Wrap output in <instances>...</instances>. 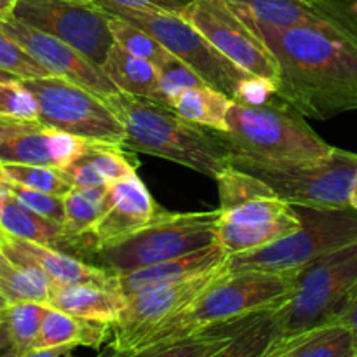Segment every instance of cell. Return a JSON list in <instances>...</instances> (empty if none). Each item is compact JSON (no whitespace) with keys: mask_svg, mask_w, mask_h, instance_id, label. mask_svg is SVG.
<instances>
[{"mask_svg":"<svg viewBox=\"0 0 357 357\" xmlns=\"http://www.w3.org/2000/svg\"><path fill=\"white\" fill-rule=\"evenodd\" d=\"M91 142L59 129L37 126L0 142V162L33 164L66 169L86 153Z\"/></svg>","mask_w":357,"mask_h":357,"instance_id":"obj_16","label":"cell"},{"mask_svg":"<svg viewBox=\"0 0 357 357\" xmlns=\"http://www.w3.org/2000/svg\"><path fill=\"white\" fill-rule=\"evenodd\" d=\"M268 357H288V354H286V351L284 349H279V347H275V351L272 352L271 356Z\"/></svg>","mask_w":357,"mask_h":357,"instance_id":"obj_50","label":"cell"},{"mask_svg":"<svg viewBox=\"0 0 357 357\" xmlns=\"http://www.w3.org/2000/svg\"><path fill=\"white\" fill-rule=\"evenodd\" d=\"M51 284V278L38 265L0 248V289L7 302H37L47 305Z\"/></svg>","mask_w":357,"mask_h":357,"instance_id":"obj_24","label":"cell"},{"mask_svg":"<svg viewBox=\"0 0 357 357\" xmlns=\"http://www.w3.org/2000/svg\"><path fill=\"white\" fill-rule=\"evenodd\" d=\"M278 309V307H275ZM275 309H264L258 312L246 314V316L234 317L230 321L211 324L188 337L180 338L176 342L157 345V347L145 349V351L132 352V354H117V357H211L220 349L225 347L236 335L246 330L253 323H257L265 314Z\"/></svg>","mask_w":357,"mask_h":357,"instance_id":"obj_20","label":"cell"},{"mask_svg":"<svg viewBox=\"0 0 357 357\" xmlns=\"http://www.w3.org/2000/svg\"><path fill=\"white\" fill-rule=\"evenodd\" d=\"M7 305H9V302H7V298H6V296H3L2 289H0V310H3V309H6Z\"/></svg>","mask_w":357,"mask_h":357,"instance_id":"obj_52","label":"cell"},{"mask_svg":"<svg viewBox=\"0 0 357 357\" xmlns=\"http://www.w3.org/2000/svg\"><path fill=\"white\" fill-rule=\"evenodd\" d=\"M181 16L234 65L278 84L279 66L274 54L234 13L227 0H195Z\"/></svg>","mask_w":357,"mask_h":357,"instance_id":"obj_12","label":"cell"},{"mask_svg":"<svg viewBox=\"0 0 357 357\" xmlns=\"http://www.w3.org/2000/svg\"><path fill=\"white\" fill-rule=\"evenodd\" d=\"M338 323L345 324V326L351 330L352 337H354L356 345H357V288H356V291L352 293V296H351V300L347 302V305H345L342 316L338 317Z\"/></svg>","mask_w":357,"mask_h":357,"instance_id":"obj_44","label":"cell"},{"mask_svg":"<svg viewBox=\"0 0 357 357\" xmlns=\"http://www.w3.org/2000/svg\"><path fill=\"white\" fill-rule=\"evenodd\" d=\"M274 312L264 317L241 331L225 347L220 349L211 357H268L278 347V326Z\"/></svg>","mask_w":357,"mask_h":357,"instance_id":"obj_31","label":"cell"},{"mask_svg":"<svg viewBox=\"0 0 357 357\" xmlns=\"http://www.w3.org/2000/svg\"><path fill=\"white\" fill-rule=\"evenodd\" d=\"M357 288V241L296 271L291 296L274 312L278 347L338 323Z\"/></svg>","mask_w":357,"mask_h":357,"instance_id":"obj_5","label":"cell"},{"mask_svg":"<svg viewBox=\"0 0 357 357\" xmlns=\"http://www.w3.org/2000/svg\"><path fill=\"white\" fill-rule=\"evenodd\" d=\"M3 194L13 195L20 204H23L30 211L37 213V215L44 216V218L65 223V195L33 190V188L23 187V185L10 183V181H7Z\"/></svg>","mask_w":357,"mask_h":357,"instance_id":"obj_38","label":"cell"},{"mask_svg":"<svg viewBox=\"0 0 357 357\" xmlns=\"http://www.w3.org/2000/svg\"><path fill=\"white\" fill-rule=\"evenodd\" d=\"M227 2L243 21H257L275 28L333 23L316 2L309 0H227Z\"/></svg>","mask_w":357,"mask_h":357,"instance_id":"obj_22","label":"cell"},{"mask_svg":"<svg viewBox=\"0 0 357 357\" xmlns=\"http://www.w3.org/2000/svg\"><path fill=\"white\" fill-rule=\"evenodd\" d=\"M105 2L117 3L124 7H135V9L159 10V13L183 14L195 0H105Z\"/></svg>","mask_w":357,"mask_h":357,"instance_id":"obj_42","label":"cell"},{"mask_svg":"<svg viewBox=\"0 0 357 357\" xmlns=\"http://www.w3.org/2000/svg\"><path fill=\"white\" fill-rule=\"evenodd\" d=\"M9 349H14L13 338H10L9 330H7V324L3 323V319L0 317V354L9 351Z\"/></svg>","mask_w":357,"mask_h":357,"instance_id":"obj_46","label":"cell"},{"mask_svg":"<svg viewBox=\"0 0 357 357\" xmlns=\"http://www.w3.org/2000/svg\"><path fill=\"white\" fill-rule=\"evenodd\" d=\"M227 274V261L218 268L183 282L155 286L126 296L124 310L117 323L112 324L110 349L117 354L128 352L139 338L157 324L173 317L197 298L204 289Z\"/></svg>","mask_w":357,"mask_h":357,"instance_id":"obj_13","label":"cell"},{"mask_svg":"<svg viewBox=\"0 0 357 357\" xmlns=\"http://www.w3.org/2000/svg\"><path fill=\"white\" fill-rule=\"evenodd\" d=\"M0 30L16 40L51 75L86 87L101 98L119 93L117 86L108 79L103 68L87 61L80 52L54 35L37 30L16 17L0 20Z\"/></svg>","mask_w":357,"mask_h":357,"instance_id":"obj_15","label":"cell"},{"mask_svg":"<svg viewBox=\"0 0 357 357\" xmlns=\"http://www.w3.org/2000/svg\"><path fill=\"white\" fill-rule=\"evenodd\" d=\"M3 199H6V194L0 190V211H2V206H3Z\"/></svg>","mask_w":357,"mask_h":357,"instance_id":"obj_53","label":"cell"},{"mask_svg":"<svg viewBox=\"0 0 357 357\" xmlns=\"http://www.w3.org/2000/svg\"><path fill=\"white\" fill-rule=\"evenodd\" d=\"M232 98L225 96L218 89L211 86L194 87V89L185 91L178 98L171 101V107L180 117L202 126V128L213 129V131L225 132L229 129L227 126V112H229Z\"/></svg>","mask_w":357,"mask_h":357,"instance_id":"obj_28","label":"cell"},{"mask_svg":"<svg viewBox=\"0 0 357 357\" xmlns=\"http://www.w3.org/2000/svg\"><path fill=\"white\" fill-rule=\"evenodd\" d=\"M278 96V84L267 77L250 75L237 87L234 100L244 105H264Z\"/></svg>","mask_w":357,"mask_h":357,"instance_id":"obj_41","label":"cell"},{"mask_svg":"<svg viewBox=\"0 0 357 357\" xmlns=\"http://www.w3.org/2000/svg\"><path fill=\"white\" fill-rule=\"evenodd\" d=\"M309 2H319V0H309Z\"/></svg>","mask_w":357,"mask_h":357,"instance_id":"obj_56","label":"cell"},{"mask_svg":"<svg viewBox=\"0 0 357 357\" xmlns=\"http://www.w3.org/2000/svg\"><path fill=\"white\" fill-rule=\"evenodd\" d=\"M0 227L7 236L51 248H58L66 237L63 223L52 222L30 211L9 194H6L2 211H0Z\"/></svg>","mask_w":357,"mask_h":357,"instance_id":"obj_27","label":"cell"},{"mask_svg":"<svg viewBox=\"0 0 357 357\" xmlns=\"http://www.w3.org/2000/svg\"><path fill=\"white\" fill-rule=\"evenodd\" d=\"M279 349H284L288 357H357L354 337L342 323L310 331Z\"/></svg>","mask_w":357,"mask_h":357,"instance_id":"obj_29","label":"cell"},{"mask_svg":"<svg viewBox=\"0 0 357 357\" xmlns=\"http://www.w3.org/2000/svg\"><path fill=\"white\" fill-rule=\"evenodd\" d=\"M37 126H40L38 121H23V119L0 115V142L10 138L14 135H20V132L30 131V129L37 128Z\"/></svg>","mask_w":357,"mask_h":357,"instance_id":"obj_43","label":"cell"},{"mask_svg":"<svg viewBox=\"0 0 357 357\" xmlns=\"http://www.w3.org/2000/svg\"><path fill=\"white\" fill-rule=\"evenodd\" d=\"M103 72L121 93L150 98L164 105L159 86V70L153 63L136 58L121 45L114 44L103 65Z\"/></svg>","mask_w":357,"mask_h":357,"instance_id":"obj_25","label":"cell"},{"mask_svg":"<svg viewBox=\"0 0 357 357\" xmlns=\"http://www.w3.org/2000/svg\"><path fill=\"white\" fill-rule=\"evenodd\" d=\"M293 208L300 218L295 232L260 250L230 255L227 272H295L357 241V211L351 206L340 209Z\"/></svg>","mask_w":357,"mask_h":357,"instance_id":"obj_7","label":"cell"},{"mask_svg":"<svg viewBox=\"0 0 357 357\" xmlns=\"http://www.w3.org/2000/svg\"><path fill=\"white\" fill-rule=\"evenodd\" d=\"M17 354H20V352H17V349H9V351L2 352L0 357H17Z\"/></svg>","mask_w":357,"mask_h":357,"instance_id":"obj_51","label":"cell"},{"mask_svg":"<svg viewBox=\"0 0 357 357\" xmlns=\"http://www.w3.org/2000/svg\"><path fill=\"white\" fill-rule=\"evenodd\" d=\"M6 237H7V234L3 232V230H2V227H0V243H2V241L6 239Z\"/></svg>","mask_w":357,"mask_h":357,"instance_id":"obj_54","label":"cell"},{"mask_svg":"<svg viewBox=\"0 0 357 357\" xmlns=\"http://www.w3.org/2000/svg\"><path fill=\"white\" fill-rule=\"evenodd\" d=\"M0 70L13 73V75H16L21 80L51 77V73L40 63L35 61L16 40H13L2 30H0Z\"/></svg>","mask_w":357,"mask_h":357,"instance_id":"obj_39","label":"cell"},{"mask_svg":"<svg viewBox=\"0 0 357 357\" xmlns=\"http://www.w3.org/2000/svg\"><path fill=\"white\" fill-rule=\"evenodd\" d=\"M291 211V204L281 197H260L236 206L229 211H220V220L234 225H255V223L271 222Z\"/></svg>","mask_w":357,"mask_h":357,"instance_id":"obj_37","label":"cell"},{"mask_svg":"<svg viewBox=\"0 0 357 357\" xmlns=\"http://www.w3.org/2000/svg\"><path fill=\"white\" fill-rule=\"evenodd\" d=\"M0 115L38 121L37 100L20 79L0 82Z\"/></svg>","mask_w":357,"mask_h":357,"instance_id":"obj_40","label":"cell"},{"mask_svg":"<svg viewBox=\"0 0 357 357\" xmlns=\"http://www.w3.org/2000/svg\"><path fill=\"white\" fill-rule=\"evenodd\" d=\"M47 305L80 319L115 324L124 310L126 296L119 289L96 284L52 282Z\"/></svg>","mask_w":357,"mask_h":357,"instance_id":"obj_19","label":"cell"},{"mask_svg":"<svg viewBox=\"0 0 357 357\" xmlns=\"http://www.w3.org/2000/svg\"><path fill=\"white\" fill-rule=\"evenodd\" d=\"M73 351L70 345H63V347H51V349H30L26 352H20L17 357H63Z\"/></svg>","mask_w":357,"mask_h":357,"instance_id":"obj_45","label":"cell"},{"mask_svg":"<svg viewBox=\"0 0 357 357\" xmlns=\"http://www.w3.org/2000/svg\"><path fill=\"white\" fill-rule=\"evenodd\" d=\"M157 70H159V86L160 93H162L164 107L167 108L171 107V101L183 94L185 91L206 86V82L197 72H194L187 63H183L173 54L167 56L157 66Z\"/></svg>","mask_w":357,"mask_h":357,"instance_id":"obj_36","label":"cell"},{"mask_svg":"<svg viewBox=\"0 0 357 357\" xmlns=\"http://www.w3.org/2000/svg\"><path fill=\"white\" fill-rule=\"evenodd\" d=\"M222 138L234 155L272 162H296L328 157V145L305 122V115L279 96L264 105L230 101Z\"/></svg>","mask_w":357,"mask_h":357,"instance_id":"obj_4","label":"cell"},{"mask_svg":"<svg viewBox=\"0 0 357 357\" xmlns=\"http://www.w3.org/2000/svg\"><path fill=\"white\" fill-rule=\"evenodd\" d=\"M2 80H17V77L13 75V73L6 72V70H0V82H2Z\"/></svg>","mask_w":357,"mask_h":357,"instance_id":"obj_49","label":"cell"},{"mask_svg":"<svg viewBox=\"0 0 357 357\" xmlns=\"http://www.w3.org/2000/svg\"><path fill=\"white\" fill-rule=\"evenodd\" d=\"M13 17L54 35L100 68L115 44L110 16L94 0H16Z\"/></svg>","mask_w":357,"mask_h":357,"instance_id":"obj_11","label":"cell"},{"mask_svg":"<svg viewBox=\"0 0 357 357\" xmlns=\"http://www.w3.org/2000/svg\"><path fill=\"white\" fill-rule=\"evenodd\" d=\"M112 337V326L96 321L80 319L70 316L58 309L47 305L40 331L35 338L31 349H51V347H100L107 338Z\"/></svg>","mask_w":357,"mask_h":357,"instance_id":"obj_23","label":"cell"},{"mask_svg":"<svg viewBox=\"0 0 357 357\" xmlns=\"http://www.w3.org/2000/svg\"><path fill=\"white\" fill-rule=\"evenodd\" d=\"M7 181L33 188V190L49 192L56 195H66L73 188L72 180L63 169L51 166H33V164L2 162Z\"/></svg>","mask_w":357,"mask_h":357,"instance_id":"obj_34","label":"cell"},{"mask_svg":"<svg viewBox=\"0 0 357 357\" xmlns=\"http://www.w3.org/2000/svg\"><path fill=\"white\" fill-rule=\"evenodd\" d=\"M103 100L124 128L122 149L173 160L215 180L232 162L222 132L194 124L173 108L121 91Z\"/></svg>","mask_w":357,"mask_h":357,"instance_id":"obj_2","label":"cell"},{"mask_svg":"<svg viewBox=\"0 0 357 357\" xmlns=\"http://www.w3.org/2000/svg\"><path fill=\"white\" fill-rule=\"evenodd\" d=\"M351 208H354L357 211V174L354 178V183H352V190H351Z\"/></svg>","mask_w":357,"mask_h":357,"instance_id":"obj_48","label":"cell"},{"mask_svg":"<svg viewBox=\"0 0 357 357\" xmlns=\"http://www.w3.org/2000/svg\"><path fill=\"white\" fill-rule=\"evenodd\" d=\"M63 171L73 187L101 188L136 174V162L126 157L122 146L89 143L86 153Z\"/></svg>","mask_w":357,"mask_h":357,"instance_id":"obj_21","label":"cell"},{"mask_svg":"<svg viewBox=\"0 0 357 357\" xmlns=\"http://www.w3.org/2000/svg\"><path fill=\"white\" fill-rule=\"evenodd\" d=\"M300 227V218L296 216L295 208L291 211L271 222L255 223V225H234V223L218 220L216 223V243L229 255L248 253V251L260 250L288 234L295 232Z\"/></svg>","mask_w":357,"mask_h":357,"instance_id":"obj_26","label":"cell"},{"mask_svg":"<svg viewBox=\"0 0 357 357\" xmlns=\"http://www.w3.org/2000/svg\"><path fill=\"white\" fill-rule=\"evenodd\" d=\"M14 6H16V0H0V20L13 17Z\"/></svg>","mask_w":357,"mask_h":357,"instance_id":"obj_47","label":"cell"},{"mask_svg":"<svg viewBox=\"0 0 357 357\" xmlns=\"http://www.w3.org/2000/svg\"><path fill=\"white\" fill-rule=\"evenodd\" d=\"M0 248L33 261L51 278L52 282H61V284H96L103 286V288L119 289L117 275L110 274V272L103 271V268L96 267L93 264H87V261L65 253V251L45 246V244L7 236L0 243Z\"/></svg>","mask_w":357,"mask_h":357,"instance_id":"obj_17","label":"cell"},{"mask_svg":"<svg viewBox=\"0 0 357 357\" xmlns=\"http://www.w3.org/2000/svg\"><path fill=\"white\" fill-rule=\"evenodd\" d=\"M232 164L264 180L278 197L291 206L340 209L351 206L357 174V153L335 149L328 157L296 162H272L234 155Z\"/></svg>","mask_w":357,"mask_h":357,"instance_id":"obj_8","label":"cell"},{"mask_svg":"<svg viewBox=\"0 0 357 357\" xmlns=\"http://www.w3.org/2000/svg\"><path fill=\"white\" fill-rule=\"evenodd\" d=\"M295 272H227L173 317L143 335L128 352L176 342L211 324L264 309H275L291 296Z\"/></svg>","mask_w":357,"mask_h":357,"instance_id":"obj_3","label":"cell"},{"mask_svg":"<svg viewBox=\"0 0 357 357\" xmlns=\"http://www.w3.org/2000/svg\"><path fill=\"white\" fill-rule=\"evenodd\" d=\"M101 357H117V352L112 351V354H108V356H101Z\"/></svg>","mask_w":357,"mask_h":357,"instance_id":"obj_55","label":"cell"},{"mask_svg":"<svg viewBox=\"0 0 357 357\" xmlns=\"http://www.w3.org/2000/svg\"><path fill=\"white\" fill-rule=\"evenodd\" d=\"M108 16H110V30L114 33L115 44L121 45L129 54L146 59V61L153 63L155 66H159L171 54L169 51H166L164 45H160L145 30H142V28L135 26V24L128 23V21L121 20L117 16H112V14H108Z\"/></svg>","mask_w":357,"mask_h":357,"instance_id":"obj_35","label":"cell"},{"mask_svg":"<svg viewBox=\"0 0 357 357\" xmlns=\"http://www.w3.org/2000/svg\"><path fill=\"white\" fill-rule=\"evenodd\" d=\"M220 194V211H229L236 206L260 197H278L271 187L260 178L237 169L232 164L216 176Z\"/></svg>","mask_w":357,"mask_h":357,"instance_id":"obj_32","label":"cell"},{"mask_svg":"<svg viewBox=\"0 0 357 357\" xmlns=\"http://www.w3.org/2000/svg\"><path fill=\"white\" fill-rule=\"evenodd\" d=\"M220 209L206 213L160 211L136 232L101 244L89 257L93 264L114 275L173 260L201 248L216 244Z\"/></svg>","mask_w":357,"mask_h":357,"instance_id":"obj_6","label":"cell"},{"mask_svg":"<svg viewBox=\"0 0 357 357\" xmlns=\"http://www.w3.org/2000/svg\"><path fill=\"white\" fill-rule=\"evenodd\" d=\"M47 305L37 302H17L9 303L3 310H0V317L7 324L14 349L17 352L30 351L40 331Z\"/></svg>","mask_w":357,"mask_h":357,"instance_id":"obj_33","label":"cell"},{"mask_svg":"<svg viewBox=\"0 0 357 357\" xmlns=\"http://www.w3.org/2000/svg\"><path fill=\"white\" fill-rule=\"evenodd\" d=\"M229 257L230 255L227 253L225 248L220 246L218 243L211 244L183 257L173 258V260L160 261L150 267L136 268L128 274L117 275L119 291L124 296H131L146 288L188 281V279L218 268L220 265L225 264Z\"/></svg>","mask_w":357,"mask_h":357,"instance_id":"obj_18","label":"cell"},{"mask_svg":"<svg viewBox=\"0 0 357 357\" xmlns=\"http://www.w3.org/2000/svg\"><path fill=\"white\" fill-rule=\"evenodd\" d=\"M107 190L108 187H73L65 195V223H63L66 232L65 239L82 236L93 229L94 223L101 218L107 209Z\"/></svg>","mask_w":357,"mask_h":357,"instance_id":"obj_30","label":"cell"},{"mask_svg":"<svg viewBox=\"0 0 357 357\" xmlns=\"http://www.w3.org/2000/svg\"><path fill=\"white\" fill-rule=\"evenodd\" d=\"M162 209L155 204L138 174L115 181L107 190V209L89 232L73 239V253L87 261L101 244L122 239L149 225Z\"/></svg>","mask_w":357,"mask_h":357,"instance_id":"obj_14","label":"cell"},{"mask_svg":"<svg viewBox=\"0 0 357 357\" xmlns=\"http://www.w3.org/2000/svg\"><path fill=\"white\" fill-rule=\"evenodd\" d=\"M279 66L278 96L305 117L357 110V38L335 23L275 28L244 21Z\"/></svg>","mask_w":357,"mask_h":357,"instance_id":"obj_1","label":"cell"},{"mask_svg":"<svg viewBox=\"0 0 357 357\" xmlns=\"http://www.w3.org/2000/svg\"><path fill=\"white\" fill-rule=\"evenodd\" d=\"M94 2L105 13L121 17L152 35L160 45L166 47V51L197 72L208 86L215 87L232 100L241 82L251 75L225 58L194 24L188 23L180 14L135 9L105 0Z\"/></svg>","mask_w":357,"mask_h":357,"instance_id":"obj_9","label":"cell"},{"mask_svg":"<svg viewBox=\"0 0 357 357\" xmlns=\"http://www.w3.org/2000/svg\"><path fill=\"white\" fill-rule=\"evenodd\" d=\"M38 105V122L91 143L122 146L124 128L105 100L82 86L59 79L38 77L21 80Z\"/></svg>","mask_w":357,"mask_h":357,"instance_id":"obj_10","label":"cell"}]
</instances>
